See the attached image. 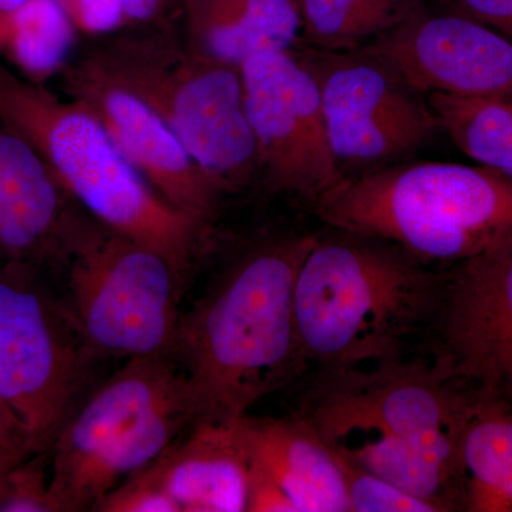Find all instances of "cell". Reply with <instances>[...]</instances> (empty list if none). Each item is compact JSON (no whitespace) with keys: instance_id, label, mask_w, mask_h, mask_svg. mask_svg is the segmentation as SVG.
I'll return each mask as SVG.
<instances>
[{"instance_id":"2e32d148","label":"cell","mask_w":512,"mask_h":512,"mask_svg":"<svg viewBox=\"0 0 512 512\" xmlns=\"http://www.w3.org/2000/svg\"><path fill=\"white\" fill-rule=\"evenodd\" d=\"M251 476L274 485L295 512H350L345 463L303 416L235 423Z\"/></svg>"},{"instance_id":"44dd1931","label":"cell","mask_w":512,"mask_h":512,"mask_svg":"<svg viewBox=\"0 0 512 512\" xmlns=\"http://www.w3.org/2000/svg\"><path fill=\"white\" fill-rule=\"evenodd\" d=\"M74 30L57 0H30L0 20V55L20 76L40 83L63 69L72 50Z\"/></svg>"},{"instance_id":"3957f363","label":"cell","mask_w":512,"mask_h":512,"mask_svg":"<svg viewBox=\"0 0 512 512\" xmlns=\"http://www.w3.org/2000/svg\"><path fill=\"white\" fill-rule=\"evenodd\" d=\"M313 208L329 227L386 242L424 265L457 266L512 248V180L483 165L345 174Z\"/></svg>"},{"instance_id":"52a82bcc","label":"cell","mask_w":512,"mask_h":512,"mask_svg":"<svg viewBox=\"0 0 512 512\" xmlns=\"http://www.w3.org/2000/svg\"><path fill=\"white\" fill-rule=\"evenodd\" d=\"M57 266L63 302L94 355H173L184 276L165 256L76 217Z\"/></svg>"},{"instance_id":"7c38bea8","label":"cell","mask_w":512,"mask_h":512,"mask_svg":"<svg viewBox=\"0 0 512 512\" xmlns=\"http://www.w3.org/2000/svg\"><path fill=\"white\" fill-rule=\"evenodd\" d=\"M437 372L478 399L512 402V248L456 266L436 318Z\"/></svg>"},{"instance_id":"4dcf8cb0","label":"cell","mask_w":512,"mask_h":512,"mask_svg":"<svg viewBox=\"0 0 512 512\" xmlns=\"http://www.w3.org/2000/svg\"><path fill=\"white\" fill-rule=\"evenodd\" d=\"M13 468H15V467H13ZM10 470H12V468H10ZM10 470H9V468L0 467V495H2L3 487H5V483H6V477H8Z\"/></svg>"},{"instance_id":"484cf974","label":"cell","mask_w":512,"mask_h":512,"mask_svg":"<svg viewBox=\"0 0 512 512\" xmlns=\"http://www.w3.org/2000/svg\"><path fill=\"white\" fill-rule=\"evenodd\" d=\"M74 29L89 35L111 32L127 22L121 0H57Z\"/></svg>"},{"instance_id":"8fae6325","label":"cell","mask_w":512,"mask_h":512,"mask_svg":"<svg viewBox=\"0 0 512 512\" xmlns=\"http://www.w3.org/2000/svg\"><path fill=\"white\" fill-rule=\"evenodd\" d=\"M241 74L266 185L313 204L345 175L330 147L315 76L292 49L252 57Z\"/></svg>"},{"instance_id":"7402d4cb","label":"cell","mask_w":512,"mask_h":512,"mask_svg":"<svg viewBox=\"0 0 512 512\" xmlns=\"http://www.w3.org/2000/svg\"><path fill=\"white\" fill-rule=\"evenodd\" d=\"M302 32L316 49L365 46L420 8L419 0H298Z\"/></svg>"},{"instance_id":"9c48e42d","label":"cell","mask_w":512,"mask_h":512,"mask_svg":"<svg viewBox=\"0 0 512 512\" xmlns=\"http://www.w3.org/2000/svg\"><path fill=\"white\" fill-rule=\"evenodd\" d=\"M471 404L436 367L397 357L370 370H326L302 416L335 450L402 441L460 474V439Z\"/></svg>"},{"instance_id":"cb8c5ba5","label":"cell","mask_w":512,"mask_h":512,"mask_svg":"<svg viewBox=\"0 0 512 512\" xmlns=\"http://www.w3.org/2000/svg\"><path fill=\"white\" fill-rule=\"evenodd\" d=\"M49 481V453L26 458L6 477L0 512H55Z\"/></svg>"},{"instance_id":"5bb4252c","label":"cell","mask_w":512,"mask_h":512,"mask_svg":"<svg viewBox=\"0 0 512 512\" xmlns=\"http://www.w3.org/2000/svg\"><path fill=\"white\" fill-rule=\"evenodd\" d=\"M64 86L69 100L99 121L121 156L161 198L208 228L218 201L228 191L153 110L86 60L64 72Z\"/></svg>"},{"instance_id":"277c9868","label":"cell","mask_w":512,"mask_h":512,"mask_svg":"<svg viewBox=\"0 0 512 512\" xmlns=\"http://www.w3.org/2000/svg\"><path fill=\"white\" fill-rule=\"evenodd\" d=\"M0 123L28 141L94 221L154 249L185 278L207 228L161 198L89 111L0 64Z\"/></svg>"},{"instance_id":"83f0119b","label":"cell","mask_w":512,"mask_h":512,"mask_svg":"<svg viewBox=\"0 0 512 512\" xmlns=\"http://www.w3.org/2000/svg\"><path fill=\"white\" fill-rule=\"evenodd\" d=\"M32 456L35 453L22 426L0 404V467L10 470Z\"/></svg>"},{"instance_id":"ac0fdd59","label":"cell","mask_w":512,"mask_h":512,"mask_svg":"<svg viewBox=\"0 0 512 512\" xmlns=\"http://www.w3.org/2000/svg\"><path fill=\"white\" fill-rule=\"evenodd\" d=\"M184 6L190 46L239 67L292 49L302 30L298 0H184Z\"/></svg>"},{"instance_id":"ffe728a7","label":"cell","mask_w":512,"mask_h":512,"mask_svg":"<svg viewBox=\"0 0 512 512\" xmlns=\"http://www.w3.org/2000/svg\"><path fill=\"white\" fill-rule=\"evenodd\" d=\"M454 144L471 160L512 180V97L429 94Z\"/></svg>"},{"instance_id":"4fadbf2b","label":"cell","mask_w":512,"mask_h":512,"mask_svg":"<svg viewBox=\"0 0 512 512\" xmlns=\"http://www.w3.org/2000/svg\"><path fill=\"white\" fill-rule=\"evenodd\" d=\"M362 49L423 94L512 97V40L460 13L420 6Z\"/></svg>"},{"instance_id":"603a6c76","label":"cell","mask_w":512,"mask_h":512,"mask_svg":"<svg viewBox=\"0 0 512 512\" xmlns=\"http://www.w3.org/2000/svg\"><path fill=\"white\" fill-rule=\"evenodd\" d=\"M343 463L350 512H441L436 504L406 493L389 481L353 466L345 458Z\"/></svg>"},{"instance_id":"5b68a950","label":"cell","mask_w":512,"mask_h":512,"mask_svg":"<svg viewBox=\"0 0 512 512\" xmlns=\"http://www.w3.org/2000/svg\"><path fill=\"white\" fill-rule=\"evenodd\" d=\"M194 424L190 384L173 355L128 359L64 421L49 453L55 512L93 511Z\"/></svg>"},{"instance_id":"d6986e66","label":"cell","mask_w":512,"mask_h":512,"mask_svg":"<svg viewBox=\"0 0 512 512\" xmlns=\"http://www.w3.org/2000/svg\"><path fill=\"white\" fill-rule=\"evenodd\" d=\"M458 500L471 512H512V413L478 399L460 439Z\"/></svg>"},{"instance_id":"f546056e","label":"cell","mask_w":512,"mask_h":512,"mask_svg":"<svg viewBox=\"0 0 512 512\" xmlns=\"http://www.w3.org/2000/svg\"><path fill=\"white\" fill-rule=\"evenodd\" d=\"M28 2L30 0H0V20L12 15L13 12H16V10L22 8Z\"/></svg>"},{"instance_id":"d4e9b609","label":"cell","mask_w":512,"mask_h":512,"mask_svg":"<svg viewBox=\"0 0 512 512\" xmlns=\"http://www.w3.org/2000/svg\"><path fill=\"white\" fill-rule=\"evenodd\" d=\"M96 512H180L151 471L127 478L94 505Z\"/></svg>"},{"instance_id":"ba28073f","label":"cell","mask_w":512,"mask_h":512,"mask_svg":"<svg viewBox=\"0 0 512 512\" xmlns=\"http://www.w3.org/2000/svg\"><path fill=\"white\" fill-rule=\"evenodd\" d=\"M97 360L43 268L0 265V404L33 453L50 450L83 402Z\"/></svg>"},{"instance_id":"30bf717a","label":"cell","mask_w":512,"mask_h":512,"mask_svg":"<svg viewBox=\"0 0 512 512\" xmlns=\"http://www.w3.org/2000/svg\"><path fill=\"white\" fill-rule=\"evenodd\" d=\"M296 55L318 83L339 165L383 164L413 153L440 126L433 107L365 49L306 47Z\"/></svg>"},{"instance_id":"9a60e30c","label":"cell","mask_w":512,"mask_h":512,"mask_svg":"<svg viewBox=\"0 0 512 512\" xmlns=\"http://www.w3.org/2000/svg\"><path fill=\"white\" fill-rule=\"evenodd\" d=\"M70 198L28 141L0 123V265H57L76 221Z\"/></svg>"},{"instance_id":"e0dca14e","label":"cell","mask_w":512,"mask_h":512,"mask_svg":"<svg viewBox=\"0 0 512 512\" xmlns=\"http://www.w3.org/2000/svg\"><path fill=\"white\" fill-rule=\"evenodd\" d=\"M148 470L180 512L248 511L251 466L235 424H195Z\"/></svg>"},{"instance_id":"4316f807","label":"cell","mask_w":512,"mask_h":512,"mask_svg":"<svg viewBox=\"0 0 512 512\" xmlns=\"http://www.w3.org/2000/svg\"><path fill=\"white\" fill-rule=\"evenodd\" d=\"M451 10L512 40V0H447Z\"/></svg>"},{"instance_id":"7a4b0ae2","label":"cell","mask_w":512,"mask_h":512,"mask_svg":"<svg viewBox=\"0 0 512 512\" xmlns=\"http://www.w3.org/2000/svg\"><path fill=\"white\" fill-rule=\"evenodd\" d=\"M343 234L316 237L293 292L303 360L325 370L397 359L443 301L444 281L424 264L386 242Z\"/></svg>"},{"instance_id":"f1b7e54d","label":"cell","mask_w":512,"mask_h":512,"mask_svg":"<svg viewBox=\"0 0 512 512\" xmlns=\"http://www.w3.org/2000/svg\"><path fill=\"white\" fill-rule=\"evenodd\" d=\"M174 0H121L124 15L133 22H147L157 18Z\"/></svg>"},{"instance_id":"6da1fadb","label":"cell","mask_w":512,"mask_h":512,"mask_svg":"<svg viewBox=\"0 0 512 512\" xmlns=\"http://www.w3.org/2000/svg\"><path fill=\"white\" fill-rule=\"evenodd\" d=\"M316 235L249 249L181 315L173 356L190 384L194 424L232 426L305 363L293 292Z\"/></svg>"},{"instance_id":"8992f818","label":"cell","mask_w":512,"mask_h":512,"mask_svg":"<svg viewBox=\"0 0 512 512\" xmlns=\"http://www.w3.org/2000/svg\"><path fill=\"white\" fill-rule=\"evenodd\" d=\"M84 60L153 110L225 190L259 167L241 67L150 35L117 37Z\"/></svg>"}]
</instances>
